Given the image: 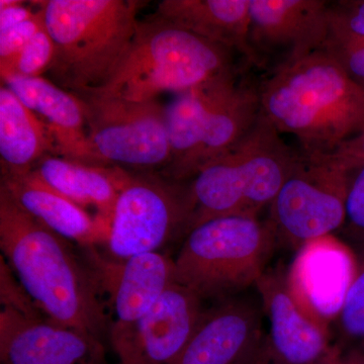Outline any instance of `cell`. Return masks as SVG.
I'll return each mask as SVG.
<instances>
[{"instance_id":"6da1fadb","label":"cell","mask_w":364,"mask_h":364,"mask_svg":"<svg viewBox=\"0 0 364 364\" xmlns=\"http://www.w3.org/2000/svg\"><path fill=\"white\" fill-rule=\"evenodd\" d=\"M0 247L21 286L53 322L100 337L109 323L102 293L70 242L21 210L0 189Z\"/></svg>"},{"instance_id":"7a4b0ae2","label":"cell","mask_w":364,"mask_h":364,"mask_svg":"<svg viewBox=\"0 0 364 364\" xmlns=\"http://www.w3.org/2000/svg\"><path fill=\"white\" fill-rule=\"evenodd\" d=\"M258 90L261 114L304 154H328L364 132V87L326 49L282 62Z\"/></svg>"},{"instance_id":"3957f363","label":"cell","mask_w":364,"mask_h":364,"mask_svg":"<svg viewBox=\"0 0 364 364\" xmlns=\"http://www.w3.org/2000/svg\"><path fill=\"white\" fill-rule=\"evenodd\" d=\"M55 45L52 82L73 93L98 90L131 47L138 26L135 0H41Z\"/></svg>"},{"instance_id":"277c9868","label":"cell","mask_w":364,"mask_h":364,"mask_svg":"<svg viewBox=\"0 0 364 364\" xmlns=\"http://www.w3.org/2000/svg\"><path fill=\"white\" fill-rule=\"evenodd\" d=\"M231 53L154 14L139 21L121 63L102 87L90 91L133 102L181 95L234 72Z\"/></svg>"},{"instance_id":"5b68a950","label":"cell","mask_w":364,"mask_h":364,"mask_svg":"<svg viewBox=\"0 0 364 364\" xmlns=\"http://www.w3.org/2000/svg\"><path fill=\"white\" fill-rule=\"evenodd\" d=\"M298 156L260 112L240 142L191 179L188 233L215 218L258 217L274 200Z\"/></svg>"},{"instance_id":"8992f818","label":"cell","mask_w":364,"mask_h":364,"mask_svg":"<svg viewBox=\"0 0 364 364\" xmlns=\"http://www.w3.org/2000/svg\"><path fill=\"white\" fill-rule=\"evenodd\" d=\"M270 223L228 215L193 228L174 261V282L220 301L256 284L277 243Z\"/></svg>"},{"instance_id":"52a82bcc","label":"cell","mask_w":364,"mask_h":364,"mask_svg":"<svg viewBox=\"0 0 364 364\" xmlns=\"http://www.w3.org/2000/svg\"><path fill=\"white\" fill-rule=\"evenodd\" d=\"M82 102L91 147L107 166L160 173L171 161L165 109L156 100L133 102L95 91Z\"/></svg>"},{"instance_id":"ba28073f","label":"cell","mask_w":364,"mask_h":364,"mask_svg":"<svg viewBox=\"0 0 364 364\" xmlns=\"http://www.w3.org/2000/svg\"><path fill=\"white\" fill-rule=\"evenodd\" d=\"M188 183L136 172L119 191L105 245L114 259L158 252L176 235L188 233Z\"/></svg>"},{"instance_id":"9c48e42d","label":"cell","mask_w":364,"mask_h":364,"mask_svg":"<svg viewBox=\"0 0 364 364\" xmlns=\"http://www.w3.org/2000/svg\"><path fill=\"white\" fill-rule=\"evenodd\" d=\"M350 172L317 155L299 152L293 168L270 203L277 241L301 249L308 242L342 229Z\"/></svg>"},{"instance_id":"30bf717a","label":"cell","mask_w":364,"mask_h":364,"mask_svg":"<svg viewBox=\"0 0 364 364\" xmlns=\"http://www.w3.org/2000/svg\"><path fill=\"white\" fill-rule=\"evenodd\" d=\"M83 250L100 293L111 299L114 320L109 323V337L114 350L173 284L174 261L159 252L114 259L102 255L95 247Z\"/></svg>"},{"instance_id":"8fae6325","label":"cell","mask_w":364,"mask_h":364,"mask_svg":"<svg viewBox=\"0 0 364 364\" xmlns=\"http://www.w3.org/2000/svg\"><path fill=\"white\" fill-rule=\"evenodd\" d=\"M0 364H105V348L90 333L2 308Z\"/></svg>"},{"instance_id":"7c38bea8","label":"cell","mask_w":364,"mask_h":364,"mask_svg":"<svg viewBox=\"0 0 364 364\" xmlns=\"http://www.w3.org/2000/svg\"><path fill=\"white\" fill-rule=\"evenodd\" d=\"M202 299L173 282L124 343L114 349L117 364H169L193 336L205 310Z\"/></svg>"},{"instance_id":"4fadbf2b","label":"cell","mask_w":364,"mask_h":364,"mask_svg":"<svg viewBox=\"0 0 364 364\" xmlns=\"http://www.w3.org/2000/svg\"><path fill=\"white\" fill-rule=\"evenodd\" d=\"M269 322L268 340L287 364H317L329 353L328 322L306 310L294 296L287 277L265 272L256 282Z\"/></svg>"},{"instance_id":"5bb4252c","label":"cell","mask_w":364,"mask_h":364,"mask_svg":"<svg viewBox=\"0 0 364 364\" xmlns=\"http://www.w3.org/2000/svg\"><path fill=\"white\" fill-rule=\"evenodd\" d=\"M328 6L324 0H250L253 49L260 58L262 53L282 50L287 53L284 61L324 49Z\"/></svg>"},{"instance_id":"9a60e30c","label":"cell","mask_w":364,"mask_h":364,"mask_svg":"<svg viewBox=\"0 0 364 364\" xmlns=\"http://www.w3.org/2000/svg\"><path fill=\"white\" fill-rule=\"evenodd\" d=\"M28 109L36 114L54 142L56 156L91 166L109 167L95 154L88 138L82 102L49 79L11 76L2 79Z\"/></svg>"},{"instance_id":"2e32d148","label":"cell","mask_w":364,"mask_h":364,"mask_svg":"<svg viewBox=\"0 0 364 364\" xmlns=\"http://www.w3.org/2000/svg\"><path fill=\"white\" fill-rule=\"evenodd\" d=\"M355 267L348 249L328 235L299 249L287 279L299 303L328 322L339 315Z\"/></svg>"},{"instance_id":"e0dca14e","label":"cell","mask_w":364,"mask_h":364,"mask_svg":"<svg viewBox=\"0 0 364 364\" xmlns=\"http://www.w3.org/2000/svg\"><path fill=\"white\" fill-rule=\"evenodd\" d=\"M259 306L230 298L205 310L193 336L169 364H235L263 336Z\"/></svg>"},{"instance_id":"ac0fdd59","label":"cell","mask_w":364,"mask_h":364,"mask_svg":"<svg viewBox=\"0 0 364 364\" xmlns=\"http://www.w3.org/2000/svg\"><path fill=\"white\" fill-rule=\"evenodd\" d=\"M0 189L21 210L81 247L107 244L109 224L100 217H91L85 208L72 202L41 181L32 171L25 174L1 173Z\"/></svg>"},{"instance_id":"d6986e66","label":"cell","mask_w":364,"mask_h":364,"mask_svg":"<svg viewBox=\"0 0 364 364\" xmlns=\"http://www.w3.org/2000/svg\"><path fill=\"white\" fill-rule=\"evenodd\" d=\"M155 16L262 64L250 43V0H163Z\"/></svg>"},{"instance_id":"ffe728a7","label":"cell","mask_w":364,"mask_h":364,"mask_svg":"<svg viewBox=\"0 0 364 364\" xmlns=\"http://www.w3.org/2000/svg\"><path fill=\"white\" fill-rule=\"evenodd\" d=\"M236 85L234 72L176 95L165 109L171 161L161 176L186 182L195 176L196 160L210 109L230 87Z\"/></svg>"},{"instance_id":"44dd1931","label":"cell","mask_w":364,"mask_h":364,"mask_svg":"<svg viewBox=\"0 0 364 364\" xmlns=\"http://www.w3.org/2000/svg\"><path fill=\"white\" fill-rule=\"evenodd\" d=\"M32 172L80 207L95 208L98 217L109 224L119 191L131 176V171L119 167L91 166L50 154Z\"/></svg>"},{"instance_id":"7402d4cb","label":"cell","mask_w":364,"mask_h":364,"mask_svg":"<svg viewBox=\"0 0 364 364\" xmlns=\"http://www.w3.org/2000/svg\"><path fill=\"white\" fill-rule=\"evenodd\" d=\"M55 155L54 142L43 122L7 88L0 86L1 173L32 171L46 155Z\"/></svg>"},{"instance_id":"603a6c76","label":"cell","mask_w":364,"mask_h":364,"mask_svg":"<svg viewBox=\"0 0 364 364\" xmlns=\"http://www.w3.org/2000/svg\"><path fill=\"white\" fill-rule=\"evenodd\" d=\"M260 112L258 88L237 85L230 87L208 114L195 176L203 167L240 142L258 121Z\"/></svg>"},{"instance_id":"cb8c5ba5","label":"cell","mask_w":364,"mask_h":364,"mask_svg":"<svg viewBox=\"0 0 364 364\" xmlns=\"http://www.w3.org/2000/svg\"><path fill=\"white\" fill-rule=\"evenodd\" d=\"M54 57V42L45 26L13 61L0 67L1 80L11 76L42 77L43 74L51 68Z\"/></svg>"},{"instance_id":"d4e9b609","label":"cell","mask_w":364,"mask_h":364,"mask_svg":"<svg viewBox=\"0 0 364 364\" xmlns=\"http://www.w3.org/2000/svg\"><path fill=\"white\" fill-rule=\"evenodd\" d=\"M329 20V37L324 49L331 53L347 73L364 86V37L350 32L338 21Z\"/></svg>"},{"instance_id":"484cf974","label":"cell","mask_w":364,"mask_h":364,"mask_svg":"<svg viewBox=\"0 0 364 364\" xmlns=\"http://www.w3.org/2000/svg\"><path fill=\"white\" fill-rule=\"evenodd\" d=\"M358 247L355 273L338 317L345 336L364 340V244Z\"/></svg>"},{"instance_id":"4316f807","label":"cell","mask_w":364,"mask_h":364,"mask_svg":"<svg viewBox=\"0 0 364 364\" xmlns=\"http://www.w3.org/2000/svg\"><path fill=\"white\" fill-rule=\"evenodd\" d=\"M0 301L2 308L16 311L28 318H43V313L21 286L4 256L0 258Z\"/></svg>"},{"instance_id":"83f0119b","label":"cell","mask_w":364,"mask_h":364,"mask_svg":"<svg viewBox=\"0 0 364 364\" xmlns=\"http://www.w3.org/2000/svg\"><path fill=\"white\" fill-rule=\"evenodd\" d=\"M342 229L358 246L364 244V165L350 172L346 217Z\"/></svg>"},{"instance_id":"f1b7e54d","label":"cell","mask_w":364,"mask_h":364,"mask_svg":"<svg viewBox=\"0 0 364 364\" xmlns=\"http://www.w3.org/2000/svg\"><path fill=\"white\" fill-rule=\"evenodd\" d=\"M45 26L42 11L37 9V14L30 20L14 26L9 32L0 35V67L13 61L21 50L30 43Z\"/></svg>"},{"instance_id":"f546056e","label":"cell","mask_w":364,"mask_h":364,"mask_svg":"<svg viewBox=\"0 0 364 364\" xmlns=\"http://www.w3.org/2000/svg\"><path fill=\"white\" fill-rule=\"evenodd\" d=\"M333 166L351 172L364 165V132L345 141L328 154L318 155Z\"/></svg>"},{"instance_id":"4dcf8cb0","label":"cell","mask_w":364,"mask_h":364,"mask_svg":"<svg viewBox=\"0 0 364 364\" xmlns=\"http://www.w3.org/2000/svg\"><path fill=\"white\" fill-rule=\"evenodd\" d=\"M328 16L350 32L364 37V0L338 1L328 6Z\"/></svg>"},{"instance_id":"1f68e13d","label":"cell","mask_w":364,"mask_h":364,"mask_svg":"<svg viewBox=\"0 0 364 364\" xmlns=\"http://www.w3.org/2000/svg\"><path fill=\"white\" fill-rule=\"evenodd\" d=\"M18 0H0V35L32 18L37 9Z\"/></svg>"},{"instance_id":"d6a6232c","label":"cell","mask_w":364,"mask_h":364,"mask_svg":"<svg viewBox=\"0 0 364 364\" xmlns=\"http://www.w3.org/2000/svg\"><path fill=\"white\" fill-rule=\"evenodd\" d=\"M235 364H287L273 350L267 334H263L259 341Z\"/></svg>"},{"instance_id":"836d02e7","label":"cell","mask_w":364,"mask_h":364,"mask_svg":"<svg viewBox=\"0 0 364 364\" xmlns=\"http://www.w3.org/2000/svg\"><path fill=\"white\" fill-rule=\"evenodd\" d=\"M317 364H364V349H351L342 351L333 346L329 353Z\"/></svg>"},{"instance_id":"e575fe53","label":"cell","mask_w":364,"mask_h":364,"mask_svg":"<svg viewBox=\"0 0 364 364\" xmlns=\"http://www.w3.org/2000/svg\"><path fill=\"white\" fill-rule=\"evenodd\" d=\"M363 87H364V86H363Z\"/></svg>"}]
</instances>
